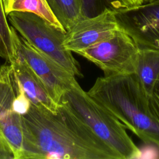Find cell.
Segmentation results:
<instances>
[{"mask_svg": "<svg viewBox=\"0 0 159 159\" xmlns=\"http://www.w3.org/2000/svg\"><path fill=\"white\" fill-rule=\"evenodd\" d=\"M88 93L143 142L159 148V120L134 73L99 77Z\"/></svg>", "mask_w": 159, "mask_h": 159, "instance_id": "obj_2", "label": "cell"}, {"mask_svg": "<svg viewBox=\"0 0 159 159\" xmlns=\"http://www.w3.org/2000/svg\"><path fill=\"white\" fill-rule=\"evenodd\" d=\"M16 84V94L13 101L12 107L14 111L21 116L28 112L31 106V102L24 94L23 90L19 87L17 81Z\"/></svg>", "mask_w": 159, "mask_h": 159, "instance_id": "obj_16", "label": "cell"}, {"mask_svg": "<svg viewBox=\"0 0 159 159\" xmlns=\"http://www.w3.org/2000/svg\"><path fill=\"white\" fill-rule=\"evenodd\" d=\"M2 4L6 16L14 11L32 12L52 25L63 29L51 11L46 0H2Z\"/></svg>", "mask_w": 159, "mask_h": 159, "instance_id": "obj_12", "label": "cell"}, {"mask_svg": "<svg viewBox=\"0 0 159 159\" xmlns=\"http://www.w3.org/2000/svg\"><path fill=\"white\" fill-rule=\"evenodd\" d=\"M134 74L148 98L159 79V50L139 48Z\"/></svg>", "mask_w": 159, "mask_h": 159, "instance_id": "obj_11", "label": "cell"}, {"mask_svg": "<svg viewBox=\"0 0 159 159\" xmlns=\"http://www.w3.org/2000/svg\"><path fill=\"white\" fill-rule=\"evenodd\" d=\"M155 1H157V0H143V3H150V2H152Z\"/></svg>", "mask_w": 159, "mask_h": 159, "instance_id": "obj_20", "label": "cell"}, {"mask_svg": "<svg viewBox=\"0 0 159 159\" xmlns=\"http://www.w3.org/2000/svg\"><path fill=\"white\" fill-rule=\"evenodd\" d=\"M148 101L150 111L159 120V79L155 83L150 96L148 98Z\"/></svg>", "mask_w": 159, "mask_h": 159, "instance_id": "obj_17", "label": "cell"}, {"mask_svg": "<svg viewBox=\"0 0 159 159\" xmlns=\"http://www.w3.org/2000/svg\"><path fill=\"white\" fill-rule=\"evenodd\" d=\"M16 81L11 64L0 66V137L11 147L15 159H20L22 148L21 116L13 110Z\"/></svg>", "mask_w": 159, "mask_h": 159, "instance_id": "obj_8", "label": "cell"}, {"mask_svg": "<svg viewBox=\"0 0 159 159\" xmlns=\"http://www.w3.org/2000/svg\"><path fill=\"white\" fill-rule=\"evenodd\" d=\"M119 29L115 12L106 10L97 16L80 20L66 32L63 45L66 50L77 53L111 37Z\"/></svg>", "mask_w": 159, "mask_h": 159, "instance_id": "obj_9", "label": "cell"}, {"mask_svg": "<svg viewBox=\"0 0 159 159\" xmlns=\"http://www.w3.org/2000/svg\"><path fill=\"white\" fill-rule=\"evenodd\" d=\"M11 64L16 80L30 100L31 104L57 112V104L50 96L44 85L21 55H17Z\"/></svg>", "mask_w": 159, "mask_h": 159, "instance_id": "obj_10", "label": "cell"}, {"mask_svg": "<svg viewBox=\"0 0 159 159\" xmlns=\"http://www.w3.org/2000/svg\"><path fill=\"white\" fill-rule=\"evenodd\" d=\"M139 48L121 29L111 37L76 53L101 68L105 76L134 73Z\"/></svg>", "mask_w": 159, "mask_h": 159, "instance_id": "obj_5", "label": "cell"}, {"mask_svg": "<svg viewBox=\"0 0 159 159\" xmlns=\"http://www.w3.org/2000/svg\"><path fill=\"white\" fill-rule=\"evenodd\" d=\"M17 55V52L12 35L11 26L7 22L2 0H0V57L7 63L12 62Z\"/></svg>", "mask_w": 159, "mask_h": 159, "instance_id": "obj_15", "label": "cell"}, {"mask_svg": "<svg viewBox=\"0 0 159 159\" xmlns=\"http://www.w3.org/2000/svg\"><path fill=\"white\" fill-rule=\"evenodd\" d=\"M82 19L97 16L106 10L116 12L130 7L126 0H80Z\"/></svg>", "mask_w": 159, "mask_h": 159, "instance_id": "obj_14", "label": "cell"}, {"mask_svg": "<svg viewBox=\"0 0 159 159\" xmlns=\"http://www.w3.org/2000/svg\"><path fill=\"white\" fill-rule=\"evenodd\" d=\"M0 159H15L14 154L9 144L0 137Z\"/></svg>", "mask_w": 159, "mask_h": 159, "instance_id": "obj_18", "label": "cell"}, {"mask_svg": "<svg viewBox=\"0 0 159 159\" xmlns=\"http://www.w3.org/2000/svg\"><path fill=\"white\" fill-rule=\"evenodd\" d=\"M11 30L16 52L32 68L51 98L58 104L63 93L77 81L75 76L33 48L12 26Z\"/></svg>", "mask_w": 159, "mask_h": 159, "instance_id": "obj_6", "label": "cell"}, {"mask_svg": "<svg viewBox=\"0 0 159 159\" xmlns=\"http://www.w3.org/2000/svg\"><path fill=\"white\" fill-rule=\"evenodd\" d=\"M21 126L20 159H122L60 102L55 112L31 104Z\"/></svg>", "mask_w": 159, "mask_h": 159, "instance_id": "obj_1", "label": "cell"}, {"mask_svg": "<svg viewBox=\"0 0 159 159\" xmlns=\"http://www.w3.org/2000/svg\"><path fill=\"white\" fill-rule=\"evenodd\" d=\"M115 16L139 48L159 50V0L120 9Z\"/></svg>", "mask_w": 159, "mask_h": 159, "instance_id": "obj_7", "label": "cell"}, {"mask_svg": "<svg viewBox=\"0 0 159 159\" xmlns=\"http://www.w3.org/2000/svg\"><path fill=\"white\" fill-rule=\"evenodd\" d=\"M71 109L103 142L122 159L137 158L140 150L127 134L124 125L76 81L58 103Z\"/></svg>", "mask_w": 159, "mask_h": 159, "instance_id": "obj_3", "label": "cell"}, {"mask_svg": "<svg viewBox=\"0 0 159 159\" xmlns=\"http://www.w3.org/2000/svg\"><path fill=\"white\" fill-rule=\"evenodd\" d=\"M130 7L132 6H139L143 4V0H126Z\"/></svg>", "mask_w": 159, "mask_h": 159, "instance_id": "obj_19", "label": "cell"}, {"mask_svg": "<svg viewBox=\"0 0 159 159\" xmlns=\"http://www.w3.org/2000/svg\"><path fill=\"white\" fill-rule=\"evenodd\" d=\"M7 18L17 32L33 48L74 76H83L78 61L63 45L66 32L40 16L28 12H11Z\"/></svg>", "mask_w": 159, "mask_h": 159, "instance_id": "obj_4", "label": "cell"}, {"mask_svg": "<svg viewBox=\"0 0 159 159\" xmlns=\"http://www.w3.org/2000/svg\"><path fill=\"white\" fill-rule=\"evenodd\" d=\"M51 11L66 32L82 19L80 0H46Z\"/></svg>", "mask_w": 159, "mask_h": 159, "instance_id": "obj_13", "label": "cell"}]
</instances>
